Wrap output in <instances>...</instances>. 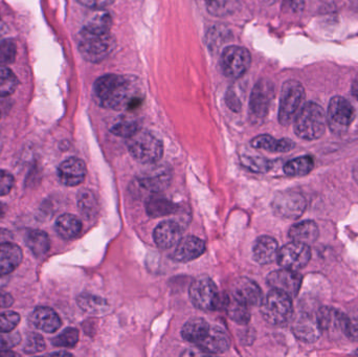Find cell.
I'll return each instance as SVG.
<instances>
[{
  "instance_id": "obj_17",
  "label": "cell",
  "mask_w": 358,
  "mask_h": 357,
  "mask_svg": "<svg viewBox=\"0 0 358 357\" xmlns=\"http://www.w3.org/2000/svg\"><path fill=\"white\" fill-rule=\"evenodd\" d=\"M29 322L36 329L46 333H56L62 325V321L58 314L52 308L44 306L37 307L31 312Z\"/></svg>"
},
{
  "instance_id": "obj_58",
  "label": "cell",
  "mask_w": 358,
  "mask_h": 357,
  "mask_svg": "<svg viewBox=\"0 0 358 357\" xmlns=\"http://www.w3.org/2000/svg\"><path fill=\"white\" fill-rule=\"evenodd\" d=\"M6 284V277L0 276V287H3Z\"/></svg>"
},
{
  "instance_id": "obj_28",
  "label": "cell",
  "mask_w": 358,
  "mask_h": 357,
  "mask_svg": "<svg viewBox=\"0 0 358 357\" xmlns=\"http://www.w3.org/2000/svg\"><path fill=\"white\" fill-rule=\"evenodd\" d=\"M176 211H178V205L166 197L159 195V193L150 195L147 199L146 212L150 217H163V216L171 215Z\"/></svg>"
},
{
  "instance_id": "obj_51",
  "label": "cell",
  "mask_w": 358,
  "mask_h": 357,
  "mask_svg": "<svg viewBox=\"0 0 358 357\" xmlns=\"http://www.w3.org/2000/svg\"><path fill=\"white\" fill-rule=\"evenodd\" d=\"M13 303H14V300H13L12 296L8 293H0V309L10 307Z\"/></svg>"
},
{
  "instance_id": "obj_15",
  "label": "cell",
  "mask_w": 358,
  "mask_h": 357,
  "mask_svg": "<svg viewBox=\"0 0 358 357\" xmlns=\"http://www.w3.org/2000/svg\"><path fill=\"white\" fill-rule=\"evenodd\" d=\"M58 178L66 187H77L84 182L87 173L85 163L77 157H69L59 166Z\"/></svg>"
},
{
  "instance_id": "obj_7",
  "label": "cell",
  "mask_w": 358,
  "mask_h": 357,
  "mask_svg": "<svg viewBox=\"0 0 358 357\" xmlns=\"http://www.w3.org/2000/svg\"><path fill=\"white\" fill-rule=\"evenodd\" d=\"M189 298L195 307L204 312H213L223 305L222 297L212 279L199 277L189 287Z\"/></svg>"
},
{
  "instance_id": "obj_16",
  "label": "cell",
  "mask_w": 358,
  "mask_h": 357,
  "mask_svg": "<svg viewBox=\"0 0 358 357\" xmlns=\"http://www.w3.org/2000/svg\"><path fill=\"white\" fill-rule=\"evenodd\" d=\"M231 296L238 301L250 306L261 305L263 301L262 291L255 281L248 278H239L231 285Z\"/></svg>"
},
{
  "instance_id": "obj_42",
  "label": "cell",
  "mask_w": 358,
  "mask_h": 357,
  "mask_svg": "<svg viewBox=\"0 0 358 357\" xmlns=\"http://www.w3.org/2000/svg\"><path fill=\"white\" fill-rule=\"evenodd\" d=\"M45 349V341L43 337L39 333H31L27 335L25 340L24 346H23V351L27 354H39Z\"/></svg>"
},
{
  "instance_id": "obj_1",
  "label": "cell",
  "mask_w": 358,
  "mask_h": 357,
  "mask_svg": "<svg viewBox=\"0 0 358 357\" xmlns=\"http://www.w3.org/2000/svg\"><path fill=\"white\" fill-rule=\"evenodd\" d=\"M92 96L103 108L121 110L138 108L143 103V96L134 78L125 75H105L94 82Z\"/></svg>"
},
{
  "instance_id": "obj_23",
  "label": "cell",
  "mask_w": 358,
  "mask_h": 357,
  "mask_svg": "<svg viewBox=\"0 0 358 357\" xmlns=\"http://www.w3.org/2000/svg\"><path fill=\"white\" fill-rule=\"evenodd\" d=\"M317 322L322 333H336L345 330L346 314L331 307H323L317 312Z\"/></svg>"
},
{
  "instance_id": "obj_2",
  "label": "cell",
  "mask_w": 358,
  "mask_h": 357,
  "mask_svg": "<svg viewBox=\"0 0 358 357\" xmlns=\"http://www.w3.org/2000/svg\"><path fill=\"white\" fill-rule=\"evenodd\" d=\"M78 48L86 61L99 63L113 54L117 48V40L110 31L98 33L83 27L78 35Z\"/></svg>"
},
{
  "instance_id": "obj_48",
  "label": "cell",
  "mask_w": 358,
  "mask_h": 357,
  "mask_svg": "<svg viewBox=\"0 0 358 357\" xmlns=\"http://www.w3.org/2000/svg\"><path fill=\"white\" fill-rule=\"evenodd\" d=\"M77 1L82 6L92 10H104L115 3V0H77Z\"/></svg>"
},
{
  "instance_id": "obj_49",
  "label": "cell",
  "mask_w": 358,
  "mask_h": 357,
  "mask_svg": "<svg viewBox=\"0 0 358 357\" xmlns=\"http://www.w3.org/2000/svg\"><path fill=\"white\" fill-rule=\"evenodd\" d=\"M227 104L234 111H240V109H241V103H240V101L238 100L237 96L234 94L233 92H227Z\"/></svg>"
},
{
  "instance_id": "obj_30",
  "label": "cell",
  "mask_w": 358,
  "mask_h": 357,
  "mask_svg": "<svg viewBox=\"0 0 358 357\" xmlns=\"http://www.w3.org/2000/svg\"><path fill=\"white\" fill-rule=\"evenodd\" d=\"M25 245L35 257L42 258L50 251V237L43 231H31L25 236Z\"/></svg>"
},
{
  "instance_id": "obj_38",
  "label": "cell",
  "mask_w": 358,
  "mask_h": 357,
  "mask_svg": "<svg viewBox=\"0 0 358 357\" xmlns=\"http://www.w3.org/2000/svg\"><path fill=\"white\" fill-rule=\"evenodd\" d=\"M79 342V331L76 328H66L61 335L52 340L55 347L73 348Z\"/></svg>"
},
{
  "instance_id": "obj_37",
  "label": "cell",
  "mask_w": 358,
  "mask_h": 357,
  "mask_svg": "<svg viewBox=\"0 0 358 357\" xmlns=\"http://www.w3.org/2000/svg\"><path fill=\"white\" fill-rule=\"evenodd\" d=\"M113 25V17L108 12H100L96 14L87 24L85 29L98 33H109Z\"/></svg>"
},
{
  "instance_id": "obj_3",
  "label": "cell",
  "mask_w": 358,
  "mask_h": 357,
  "mask_svg": "<svg viewBox=\"0 0 358 357\" xmlns=\"http://www.w3.org/2000/svg\"><path fill=\"white\" fill-rule=\"evenodd\" d=\"M327 117L323 107L315 102L303 105L294 117V132L303 140H315L325 133Z\"/></svg>"
},
{
  "instance_id": "obj_40",
  "label": "cell",
  "mask_w": 358,
  "mask_h": 357,
  "mask_svg": "<svg viewBox=\"0 0 358 357\" xmlns=\"http://www.w3.org/2000/svg\"><path fill=\"white\" fill-rule=\"evenodd\" d=\"M21 342V335L18 333H0V356H15L13 352H8Z\"/></svg>"
},
{
  "instance_id": "obj_50",
  "label": "cell",
  "mask_w": 358,
  "mask_h": 357,
  "mask_svg": "<svg viewBox=\"0 0 358 357\" xmlns=\"http://www.w3.org/2000/svg\"><path fill=\"white\" fill-rule=\"evenodd\" d=\"M288 4L294 12H303L306 4V0H287Z\"/></svg>"
},
{
  "instance_id": "obj_14",
  "label": "cell",
  "mask_w": 358,
  "mask_h": 357,
  "mask_svg": "<svg viewBox=\"0 0 358 357\" xmlns=\"http://www.w3.org/2000/svg\"><path fill=\"white\" fill-rule=\"evenodd\" d=\"M267 284L273 289H277L290 298H294L298 296L302 285V277L296 270L283 268L271 272L267 277Z\"/></svg>"
},
{
  "instance_id": "obj_19",
  "label": "cell",
  "mask_w": 358,
  "mask_h": 357,
  "mask_svg": "<svg viewBox=\"0 0 358 357\" xmlns=\"http://www.w3.org/2000/svg\"><path fill=\"white\" fill-rule=\"evenodd\" d=\"M155 243L162 249H173L181 239V228L176 221H164L155 230Z\"/></svg>"
},
{
  "instance_id": "obj_20",
  "label": "cell",
  "mask_w": 358,
  "mask_h": 357,
  "mask_svg": "<svg viewBox=\"0 0 358 357\" xmlns=\"http://www.w3.org/2000/svg\"><path fill=\"white\" fill-rule=\"evenodd\" d=\"M22 249L8 241L0 243V276L6 277L19 268L22 262Z\"/></svg>"
},
{
  "instance_id": "obj_10",
  "label": "cell",
  "mask_w": 358,
  "mask_h": 357,
  "mask_svg": "<svg viewBox=\"0 0 358 357\" xmlns=\"http://www.w3.org/2000/svg\"><path fill=\"white\" fill-rule=\"evenodd\" d=\"M327 125L334 133L343 134L355 121V111L352 104L343 96H334L328 105Z\"/></svg>"
},
{
  "instance_id": "obj_56",
  "label": "cell",
  "mask_w": 358,
  "mask_h": 357,
  "mask_svg": "<svg viewBox=\"0 0 358 357\" xmlns=\"http://www.w3.org/2000/svg\"><path fill=\"white\" fill-rule=\"evenodd\" d=\"M353 177H355V182L358 184V161L355 163V168H353Z\"/></svg>"
},
{
  "instance_id": "obj_44",
  "label": "cell",
  "mask_w": 358,
  "mask_h": 357,
  "mask_svg": "<svg viewBox=\"0 0 358 357\" xmlns=\"http://www.w3.org/2000/svg\"><path fill=\"white\" fill-rule=\"evenodd\" d=\"M20 323V316L15 312L0 314V333H10Z\"/></svg>"
},
{
  "instance_id": "obj_5",
  "label": "cell",
  "mask_w": 358,
  "mask_h": 357,
  "mask_svg": "<svg viewBox=\"0 0 358 357\" xmlns=\"http://www.w3.org/2000/svg\"><path fill=\"white\" fill-rule=\"evenodd\" d=\"M304 86L296 80L286 81L282 86L280 99L279 122L281 125L288 126L294 121L300 109L304 105Z\"/></svg>"
},
{
  "instance_id": "obj_53",
  "label": "cell",
  "mask_w": 358,
  "mask_h": 357,
  "mask_svg": "<svg viewBox=\"0 0 358 357\" xmlns=\"http://www.w3.org/2000/svg\"><path fill=\"white\" fill-rule=\"evenodd\" d=\"M8 25L3 22V21L0 20V40L4 37L6 33H8Z\"/></svg>"
},
{
  "instance_id": "obj_55",
  "label": "cell",
  "mask_w": 358,
  "mask_h": 357,
  "mask_svg": "<svg viewBox=\"0 0 358 357\" xmlns=\"http://www.w3.org/2000/svg\"><path fill=\"white\" fill-rule=\"evenodd\" d=\"M50 356H71L73 354H69L66 351L55 352V354H50Z\"/></svg>"
},
{
  "instance_id": "obj_29",
  "label": "cell",
  "mask_w": 358,
  "mask_h": 357,
  "mask_svg": "<svg viewBox=\"0 0 358 357\" xmlns=\"http://www.w3.org/2000/svg\"><path fill=\"white\" fill-rule=\"evenodd\" d=\"M210 328L208 322L203 319L194 318L183 325L182 329H181V335L185 341L197 345L206 337Z\"/></svg>"
},
{
  "instance_id": "obj_12",
  "label": "cell",
  "mask_w": 358,
  "mask_h": 357,
  "mask_svg": "<svg viewBox=\"0 0 358 357\" xmlns=\"http://www.w3.org/2000/svg\"><path fill=\"white\" fill-rule=\"evenodd\" d=\"M311 259V249L308 245L292 241L284 245L278 254L280 266L287 270H299L304 268Z\"/></svg>"
},
{
  "instance_id": "obj_27",
  "label": "cell",
  "mask_w": 358,
  "mask_h": 357,
  "mask_svg": "<svg viewBox=\"0 0 358 357\" xmlns=\"http://www.w3.org/2000/svg\"><path fill=\"white\" fill-rule=\"evenodd\" d=\"M288 235L292 241L313 245L319 238V228L313 220H305L292 226Z\"/></svg>"
},
{
  "instance_id": "obj_34",
  "label": "cell",
  "mask_w": 358,
  "mask_h": 357,
  "mask_svg": "<svg viewBox=\"0 0 358 357\" xmlns=\"http://www.w3.org/2000/svg\"><path fill=\"white\" fill-rule=\"evenodd\" d=\"M313 168H315V161L313 157L306 155L286 163L284 166V172L288 176H303L310 173Z\"/></svg>"
},
{
  "instance_id": "obj_46",
  "label": "cell",
  "mask_w": 358,
  "mask_h": 357,
  "mask_svg": "<svg viewBox=\"0 0 358 357\" xmlns=\"http://www.w3.org/2000/svg\"><path fill=\"white\" fill-rule=\"evenodd\" d=\"M344 333L352 341H358V312L346 316Z\"/></svg>"
},
{
  "instance_id": "obj_13",
  "label": "cell",
  "mask_w": 358,
  "mask_h": 357,
  "mask_svg": "<svg viewBox=\"0 0 358 357\" xmlns=\"http://www.w3.org/2000/svg\"><path fill=\"white\" fill-rule=\"evenodd\" d=\"M171 170L167 166L153 167L143 172L136 180V188L142 193H148L149 196L161 193L171 182Z\"/></svg>"
},
{
  "instance_id": "obj_25",
  "label": "cell",
  "mask_w": 358,
  "mask_h": 357,
  "mask_svg": "<svg viewBox=\"0 0 358 357\" xmlns=\"http://www.w3.org/2000/svg\"><path fill=\"white\" fill-rule=\"evenodd\" d=\"M252 146L256 149H263V150L269 151V152L283 153L292 151L296 147L294 142L289 138H281L275 140L268 134H262V136H256L252 138Z\"/></svg>"
},
{
  "instance_id": "obj_33",
  "label": "cell",
  "mask_w": 358,
  "mask_h": 357,
  "mask_svg": "<svg viewBox=\"0 0 358 357\" xmlns=\"http://www.w3.org/2000/svg\"><path fill=\"white\" fill-rule=\"evenodd\" d=\"M78 207L85 219L92 220L96 218L99 213V203L94 193L86 189L80 191L78 194Z\"/></svg>"
},
{
  "instance_id": "obj_43",
  "label": "cell",
  "mask_w": 358,
  "mask_h": 357,
  "mask_svg": "<svg viewBox=\"0 0 358 357\" xmlns=\"http://www.w3.org/2000/svg\"><path fill=\"white\" fill-rule=\"evenodd\" d=\"M242 163L250 171L258 172V173H265L273 167L271 161L262 159V157L244 156L242 159Z\"/></svg>"
},
{
  "instance_id": "obj_45",
  "label": "cell",
  "mask_w": 358,
  "mask_h": 357,
  "mask_svg": "<svg viewBox=\"0 0 358 357\" xmlns=\"http://www.w3.org/2000/svg\"><path fill=\"white\" fill-rule=\"evenodd\" d=\"M229 38V31L224 29H212L206 36V43L210 50H216Z\"/></svg>"
},
{
  "instance_id": "obj_21",
  "label": "cell",
  "mask_w": 358,
  "mask_h": 357,
  "mask_svg": "<svg viewBox=\"0 0 358 357\" xmlns=\"http://www.w3.org/2000/svg\"><path fill=\"white\" fill-rule=\"evenodd\" d=\"M197 347L206 352L208 356L224 354L229 348V339L222 329L212 327L206 337L197 344Z\"/></svg>"
},
{
  "instance_id": "obj_9",
  "label": "cell",
  "mask_w": 358,
  "mask_h": 357,
  "mask_svg": "<svg viewBox=\"0 0 358 357\" xmlns=\"http://www.w3.org/2000/svg\"><path fill=\"white\" fill-rule=\"evenodd\" d=\"M252 64V56L245 48L227 46L221 54L220 66L223 75L229 79H239L245 75Z\"/></svg>"
},
{
  "instance_id": "obj_54",
  "label": "cell",
  "mask_w": 358,
  "mask_h": 357,
  "mask_svg": "<svg viewBox=\"0 0 358 357\" xmlns=\"http://www.w3.org/2000/svg\"><path fill=\"white\" fill-rule=\"evenodd\" d=\"M352 94L353 96H355V98H357V100L358 101V75L357 78H355V80H353Z\"/></svg>"
},
{
  "instance_id": "obj_60",
  "label": "cell",
  "mask_w": 358,
  "mask_h": 357,
  "mask_svg": "<svg viewBox=\"0 0 358 357\" xmlns=\"http://www.w3.org/2000/svg\"><path fill=\"white\" fill-rule=\"evenodd\" d=\"M0 153H1V145H0Z\"/></svg>"
},
{
  "instance_id": "obj_36",
  "label": "cell",
  "mask_w": 358,
  "mask_h": 357,
  "mask_svg": "<svg viewBox=\"0 0 358 357\" xmlns=\"http://www.w3.org/2000/svg\"><path fill=\"white\" fill-rule=\"evenodd\" d=\"M206 6L213 16H227L235 10L236 0H206Z\"/></svg>"
},
{
  "instance_id": "obj_8",
  "label": "cell",
  "mask_w": 358,
  "mask_h": 357,
  "mask_svg": "<svg viewBox=\"0 0 358 357\" xmlns=\"http://www.w3.org/2000/svg\"><path fill=\"white\" fill-rule=\"evenodd\" d=\"M275 96V86L268 79H261L252 88L250 99V119L252 124H261L268 115Z\"/></svg>"
},
{
  "instance_id": "obj_18",
  "label": "cell",
  "mask_w": 358,
  "mask_h": 357,
  "mask_svg": "<svg viewBox=\"0 0 358 357\" xmlns=\"http://www.w3.org/2000/svg\"><path fill=\"white\" fill-rule=\"evenodd\" d=\"M204 251L206 245L201 239L195 236H187L180 239L172 258L176 262H189L200 257Z\"/></svg>"
},
{
  "instance_id": "obj_47",
  "label": "cell",
  "mask_w": 358,
  "mask_h": 357,
  "mask_svg": "<svg viewBox=\"0 0 358 357\" xmlns=\"http://www.w3.org/2000/svg\"><path fill=\"white\" fill-rule=\"evenodd\" d=\"M15 178L10 172L0 169V196H6L12 191Z\"/></svg>"
},
{
  "instance_id": "obj_32",
  "label": "cell",
  "mask_w": 358,
  "mask_h": 357,
  "mask_svg": "<svg viewBox=\"0 0 358 357\" xmlns=\"http://www.w3.org/2000/svg\"><path fill=\"white\" fill-rule=\"evenodd\" d=\"M77 303L83 312L94 314V316L106 314L110 308L106 300L98 297V296L90 295V293L80 295L78 297Z\"/></svg>"
},
{
  "instance_id": "obj_52",
  "label": "cell",
  "mask_w": 358,
  "mask_h": 357,
  "mask_svg": "<svg viewBox=\"0 0 358 357\" xmlns=\"http://www.w3.org/2000/svg\"><path fill=\"white\" fill-rule=\"evenodd\" d=\"M13 239V234L6 228H0V243L8 242Z\"/></svg>"
},
{
  "instance_id": "obj_26",
  "label": "cell",
  "mask_w": 358,
  "mask_h": 357,
  "mask_svg": "<svg viewBox=\"0 0 358 357\" xmlns=\"http://www.w3.org/2000/svg\"><path fill=\"white\" fill-rule=\"evenodd\" d=\"M55 230L61 238L73 240L81 234L82 222L77 216L64 214L56 220Z\"/></svg>"
},
{
  "instance_id": "obj_22",
  "label": "cell",
  "mask_w": 358,
  "mask_h": 357,
  "mask_svg": "<svg viewBox=\"0 0 358 357\" xmlns=\"http://www.w3.org/2000/svg\"><path fill=\"white\" fill-rule=\"evenodd\" d=\"M292 330L299 340L306 343H315L323 333L320 328L317 316L311 314H302L294 323Z\"/></svg>"
},
{
  "instance_id": "obj_6",
  "label": "cell",
  "mask_w": 358,
  "mask_h": 357,
  "mask_svg": "<svg viewBox=\"0 0 358 357\" xmlns=\"http://www.w3.org/2000/svg\"><path fill=\"white\" fill-rule=\"evenodd\" d=\"M260 306L263 318L269 324L283 325L292 319V298L277 289L269 291Z\"/></svg>"
},
{
  "instance_id": "obj_11",
  "label": "cell",
  "mask_w": 358,
  "mask_h": 357,
  "mask_svg": "<svg viewBox=\"0 0 358 357\" xmlns=\"http://www.w3.org/2000/svg\"><path fill=\"white\" fill-rule=\"evenodd\" d=\"M305 197L296 191L278 193L271 203L273 213L284 219H298L306 210Z\"/></svg>"
},
{
  "instance_id": "obj_35",
  "label": "cell",
  "mask_w": 358,
  "mask_h": 357,
  "mask_svg": "<svg viewBox=\"0 0 358 357\" xmlns=\"http://www.w3.org/2000/svg\"><path fill=\"white\" fill-rule=\"evenodd\" d=\"M18 85L15 73L6 66H0V96H6L12 94Z\"/></svg>"
},
{
  "instance_id": "obj_31",
  "label": "cell",
  "mask_w": 358,
  "mask_h": 357,
  "mask_svg": "<svg viewBox=\"0 0 358 357\" xmlns=\"http://www.w3.org/2000/svg\"><path fill=\"white\" fill-rule=\"evenodd\" d=\"M222 306H224L227 316L234 322L241 325L248 324L250 322V314L248 306L242 303V302L238 301L233 296L224 298Z\"/></svg>"
},
{
  "instance_id": "obj_4",
  "label": "cell",
  "mask_w": 358,
  "mask_h": 357,
  "mask_svg": "<svg viewBox=\"0 0 358 357\" xmlns=\"http://www.w3.org/2000/svg\"><path fill=\"white\" fill-rule=\"evenodd\" d=\"M127 146L131 156L142 163H155L163 156V143L149 131L136 132L128 138Z\"/></svg>"
},
{
  "instance_id": "obj_59",
  "label": "cell",
  "mask_w": 358,
  "mask_h": 357,
  "mask_svg": "<svg viewBox=\"0 0 358 357\" xmlns=\"http://www.w3.org/2000/svg\"><path fill=\"white\" fill-rule=\"evenodd\" d=\"M3 98V96H0V99ZM0 117H1V107H0Z\"/></svg>"
},
{
  "instance_id": "obj_24",
  "label": "cell",
  "mask_w": 358,
  "mask_h": 357,
  "mask_svg": "<svg viewBox=\"0 0 358 357\" xmlns=\"http://www.w3.org/2000/svg\"><path fill=\"white\" fill-rule=\"evenodd\" d=\"M279 251V245L275 238L261 236L255 242L252 255L259 264H269L277 260Z\"/></svg>"
},
{
  "instance_id": "obj_39",
  "label": "cell",
  "mask_w": 358,
  "mask_h": 357,
  "mask_svg": "<svg viewBox=\"0 0 358 357\" xmlns=\"http://www.w3.org/2000/svg\"><path fill=\"white\" fill-rule=\"evenodd\" d=\"M140 124L136 121H120L111 127L110 131L120 138H129L140 131Z\"/></svg>"
},
{
  "instance_id": "obj_41",
  "label": "cell",
  "mask_w": 358,
  "mask_h": 357,
  "mask_svg": "<svg viewBox=\"0 0 358 357\" xmlns=\"http://www.w3.org/2000/svg\"><path fill=\"white\" fill-rule=\"evenodd\" d=\"M16 44L10 39L0 40V66L14 62L16 58Z\"/></svg>"
},
{
  "instance_id": "obj_57",
  "label": "cell",
  "mask_w": 358,
  "mask_h": 357,
  "mask_svg": "<svg viewBox=\"0 0 358 357\" xmlns=\"http://www.w3.org/2000/svg\"><path fill=\"white\" fill-rule=\"evenodd\" d=\"M4 214H6V205L0 203V219L3 217Z\"/></svg>"
}]
</instances>
